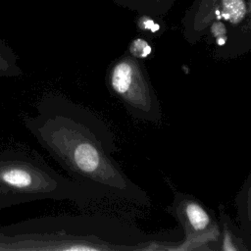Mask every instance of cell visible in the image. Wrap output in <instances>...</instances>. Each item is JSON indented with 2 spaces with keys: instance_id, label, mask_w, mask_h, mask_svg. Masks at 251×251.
<instances>
[{
  "instance_id": "obj_1",
  "label": "cell",
  "mask_w": 251,
  "mask_h": 251,
  "mask_svg": "<svg viewBox=\"0 0 251 251\" xmlns=\"http://www.w3.org/2000/svg\"><path fill=\"white\" fill-rule=\"evenodd\" d=\"M108 85L135 119L160 123L161 105L145 67L136 58L125 56L109 70Z\"/></svg>"
},
{
  "instance_id": "obj_2",
  "label": "cell",
  "mask_w": 251,
  "mask_h": 251,
  "mask_svg": "<svg viewBox=\"0 0 251 251\" xmlns=\"http://www.w3.org/2000/svg\"><path fill=\"white\" fill-rule=\"evenodd\" d=\"M168 211L179 222L185 237L177 244L163 242L161 250H219V221L199 200L175 190Z\"/></svg>"
},
{
  "instance_id": "obj_3",
  "label": "cell",
  "mask_w": 251,
  "mask_h": 251,
  "mask_svg": "<svg viewBox=\"0 0 251 251\" xmlns=\"http://www.w3.org/2000/svg\"><path fill=\"white\" fill-rule=\"evenodd\" d=\"M220 245L222 251H248L238 225L230 219L223 205L219 206Z\"/></svg>"
},
{
  "instance_id": "obj_4",
  "label": "cell",
  "mask_w": 251,
  "mask_h": 251,
  "mask_svg": "<svg viewBox=\"0 0 251 251\" xmlns=\"http://www.w3.org/2000/svg\"><path fill=\"white\" fill-rule=\"evenodd\" d=\"M235 204L237 225L247 249L251 250V173L237 193Z\"/></svg>"
},
{
  "instance_id": "obj_5",
  "label": "cell",
  "mask_w": 251,
  "mask_h": 251,
  "mask_svg": "<svg viewBox=\"0 0 251 251\" xmlns=\"http://www.w3.org/2000/svg\"><path fill=\"white\" fill-rule=\"evenodd\" d=\"M0 180L10 187L26 189L34 185V176L26 169L17 166L0 170Z\"/></svg>"
},
{
  "instance_id": "obj_6",
  "label": "cell",
  "mask_w": 251,
  "mask_h": 251,
  "mask_svg": "<svg viewBox=\"0 0 251 251\" xmlns=\"http://www.w3.org/2000/svg\"><path fill=\"white\" fill-rule=\"evenodd\" d=\"M225 9L233 23L239 22L245 14V7L242 0H225Z\"/></svg>"
},
{
  "instance_id": "obj_7",
  "label": "cell",
  "mask_w": 251,
  "mask_h": 251,
  "mask_svg": "<svg viewBox=\"0 0 251 251\" xmlns=\"http://www.w3.org/2000/svg\"><path fill=\"white\" fill-rule=\"evenodd\" d=\"M151 52H152L151 46L146 41L139 38L134 40L129 47L130 56L136 59L147 58L151 54Z\"/></svg>"
}]
</instances>
